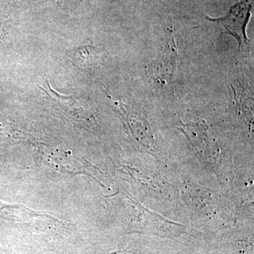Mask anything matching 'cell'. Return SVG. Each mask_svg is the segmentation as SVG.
Masks as SVG:
<instances>
[{"instance_id":"obj_1","label":"cell","mask_w":254,"mask_h":254,"mask_svg":"<svg viewBox=\"0 0 254 254\" xmlns=\"http://www.w3.org/2000/svg\"><path fill=\"white\" fill-rule=\"evenodd\" d=\"M253 0H242L233 5L228 14L224 17L208 18L210 21L221 24L229 34L236 38L241 47L249 46V40L246 34V27L251 16Z\"/></svg>"},{"instance_id":"obj_2","label":"cell","mask_w":254,"mask_h":254,"mask_svg":"<svg viewBox=\"0 0 254 254\" xmlns=\"http://www.w3.org/2000/svg\"><path fill=\"white\" fill-rule=\"evenodd\" d=\"M178 53L175 38L170 36L167 41L166 47L158 60V75L165 81L173 82L177 71Z\"/></svg>"},{"instance_id":"obj_3","label":"cell","mask_w":254,"mask_h":254,"mask_svg":"<svg viewBox=\"0 0 254 254\" xmlns=\"http://www.w3.org/2000/svg\"><path fill=\"white\" fill-rule=\"evenodd\" d=\"M73 64L78 66H91L97 64L98 50L91 47H83L68 53Z\"/></svg>"}]
</instances>
